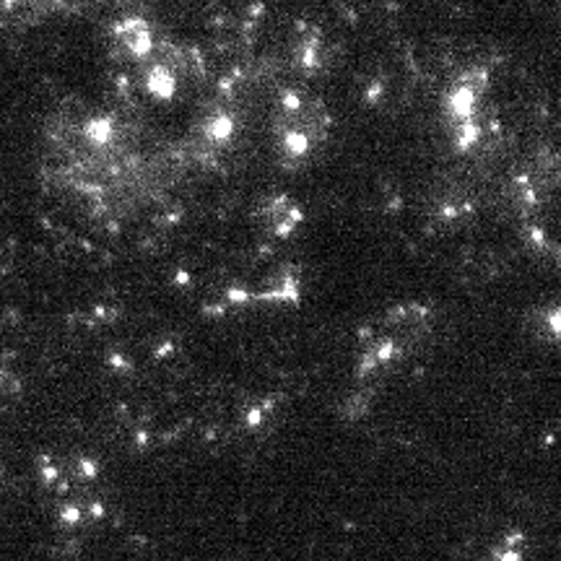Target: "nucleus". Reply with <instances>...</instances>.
<instances>
[{"instance_id":"7ed1b4c3","label":"nucleus","mask_w":561,"mask_h":561,"mask_svg":"<svg viewBox=\"0 0 561 561\" xmlns=\"http://www.w3.org/2000/svg\"><path fill=\"white\" fill-rule=\"evenodd\" d=\"M260 223L278 239L291 237L301 223V208L289 198V195H273L260 203Z\"/></svg>"},{"instance_id":"f257e3e1","label":"nucleus","mask_w":561,"mask_h":561,"mask_svg":"<svg viewBox=\"0 0 561 561\" xmlns=\"http://www.w3.org/2000/svg\"><path fill=\"white\" fill-rule=\"evenodd\" d=\"M327 128L330 117L320 96L301 86L280 89L273 115V143L280 166L286 169L304 166L325 143Z\"/></svg>"},{"instance_id":"f03ea898","label":"nucleus","mask_w":561,"mask_h":561,"mask_svg":"<svg viewBox=\"0 0 561 561\" xmlns=\"http://www.w3.org/2000/svg\"><path fill=\"white\" fill-rule=\"evenodd\" d=\"M112 39V52L115 58L128 60L133 65H140L156 47V34L151 29V23L140 16H125L120 18L109 32Z\"/></svg>"}]
</instances>
